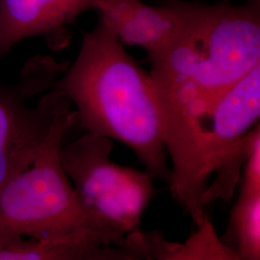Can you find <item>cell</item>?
Returning a JSON list of instances; mask_svg holds the SVG:
<instances>
[{
	"mask_svg": "<svg viewBox=\"0 0 260 260\" xmlns=\"http://www.w3.org/2000/svg\"><path fill=\"white\" fill-rule=\"evenodd\" d=\"M66 64L30 61L17 83H0V189L36 154L59 116L72 108L55 88Z\"/></svg>",
	"mask_w": 260,
	"mask_h": 260,
	"instance_id": "cell-5",
	"label": "cell"
},
{
	"mask_svg": "<svg viewBox=\"0 0 260 260\" xmlns=\"http://www.w3.org/2000/svg\"><path fill=\"white\" fill-rule=\"evenodd\" d=\"M196 230L184 242L169 240L160 231H139L125 236L122 245L136 260H199L203 243V229Z\"/></svg>",
	"mask_w": 260,
	"mask_h": 260,
	"instance_id": "cell-10",
	"label": "cell"
},
{
	"mask_svg": "<svg viewBox=\"0 0 260 260\" xmlns=\"http://www.w3.org/2000/svg\"><path fill=\"white\" fill-rule=\"evenodd\" d=\"M113 142L87 132L62 146L66 174L85 210L103 228L124 240L141 229L154 195L152 176L115 163Z\"/></svg>",
	"mask_w": 260,
	"mask_h": 260,
	"instance_id": "cell-4",
	"label": "cell"
},
{
	"mask_svg": "<svg viewBox=\"0 0 260 260\" xmlns=\"http://www.w3.org/2000/svg\"><path fill=\"white\" fill-rule=\"evenodd\" d=\"M223 241L242 258L260 260L259 188L239 186L238 198L230 215L229 238Z\"/></svg>",
	"mask_w": 260,
	"mask_h": 260,
	"instance_id": "cell-9",
	"label": "cell"
},
{
	"mask_svg": "<svg viewBox=\"0 0 260 260\" xmlns=\"http://www.w3.org/2000/svg\"><path fill=\"white\" fill-rule=\"evenodd\" d=\"M171 159L169 188L178 200L194 189L201 122L216 101L260 65V5L189 2L174 40L149 56Z\"/></svg>",
	"mask_w": 260,
	"mask_h": 260,
	"instance_id": "cell-1",
	"label": "cell"
},
{
	"mask_svg": "<svg viewBox=\"0 0 260 260\" xmlns=\"http://www.w3.org/2000/svg\"><path fill=\"white\" fill-rule=\"evenodd\" d=\"M196 223H201L203 229L199 260H245L218 235L207 214Z\"/></svg>",
	"mask_w": 260,
	"mask_h": 260,
	"instance_id": "cell-12",
	"label": "cell"
},
{
	"mask_svg": "<svg viewBox=\"0 0 260 260\" xmlns=\"http://www.w3.org/2000/svg\"><path fill=\"white\" fill-rule=\"evenodd\" d=\"M93 244L89 236L0 241V260H75Z\"/></svg>",
	"mask_w": 260,
	"mask_h": 260,
	"instance_id": "cell-11",
	"label": "cell"
},
{
	"mask_svg": "<svg viewBox=\"0 0 260 260\" xmlns=\"http://www.w3.org/2000/svg\"><path fill=\"white\" fill-rule=\"evenodd\" d=\"M260 116V65L216 101L201 122L195 184L201 200L210 177L248 147Z\"/></svg>",
	"mask_w": 260,
	"mask_h": 260,
	"instance_id": "cell-6",
	"label": "cell"
},
{
	"mask_svg": "<svg viewBox=\"0 0 260 260\" xmlns=\"http://www.w3.org/2000/svg\"><path fill=\"white\" fill-rule=\"evenodd\" d=\"M75 260H136L121 245L93 244L86 248Z\"/></svg>",
	"mask_w": 260,
	"mask_h": 260,
	"instance_id": "cell-13",
	"label": "cell"
},
{
	"mask_svg": "<svg viewBox=\"0 0 260 260\" xmlns=\"http://www.w3.org/2000/svg\"><path fill=\"white\" fill-rule=\"evenodd\" d=\"M188 5L180 0L161 6L142 0H101L95 10L100 20L123 45L142 47L151 56L167 47L182 29Z\"/></svg>",
	"mask_w": 260,
	"mask_h": 260,
	"instance_id": "cell-7",
	"label": "cell"
},
{
	"mask_svg": "<svg viewBox=\"0 0 260 260\" xmlns=\"http://www.w3.org/2000/svg\"><path fill=\"white\" fill-rule=\"evenodd\" d=\"M101 0H0V59L21 40L46 38L55 48L69 41L67 27Z\"/></svg>",
	"mask_w": 260,
	"mask_h": 260,
	"instance_id": "cell-8",
	"label": "cell"
},
{
	"mask_svg": "<svg viewBox=\"0 0 260 260\" xmlns=\"http://www.w3.org/2000/svg\"><path fill=\"white\" fill-rule=\"evenodd\" d=\"M55 88L75 107L84 129L127 146L145 171L168 183L167 149L152 77L102 20L84 35L78 55Z\"/></svg>",
	"mask_w": 260,
	"mask_h": 260,
	"instance_id": "cell-2",
	"label": "cell"
},
{
	"mask_svg": "<svg viewBox=\"0 0 260 260\" xmlns=\"http://www.w3.org/2000/svg\"><path fill=\"white\" fill-rule=\"evenodd\" d=\"M76 122L73 107L62 113L36 154L0 189V241L84 235L122 244L85 210L62 165L60 151Z\"/></svg>",
	"mask_w": 260,
	"mask_h": 260,
	"instance_id": "cell-3",
	"label": "cell"
}]
</instances>
